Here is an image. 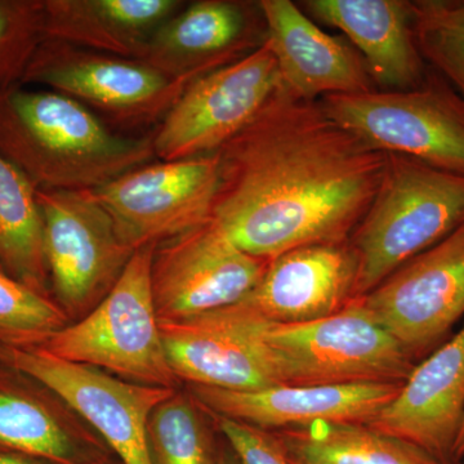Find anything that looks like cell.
<instances>
[{
	"instance_id": "cell-1",
	"label": "cell",
	"mask_w": 464,
	"mask_h": 464,
	"mask_svg": "<svg viewBox=\"0 0 464 464\" xmlns=\"http://www.w3.org/2000/svg\"><path fill=\"white\" fill-rule=\"evenodd\" d=\"M210 219L241 250L273 259L350 240L380 190L387 154L277 87L257 115L215 152Z\"/></svg>"
},
{
	"instance_id": "cell-2",
	"label": "cell",
	"mask_w": 464,
	"mask_h": 464,
	"mask_svg": "<svg viewBox=\"0 0 464 464\" xmlns=\"http://www.w3.org/2000/svg\"><path fill=\"white\" fill-rule=\"evenodd\" d=\"M0 155L36 190H97L151 163V136L115 133L81 102L17 84L0 91Z\"/></svg>"
},
{
	"instance_id": "cell-3",
	"label": "cell",
	"mask_w": 464,
	"mask_h": 464,
	"mask_svg": "<svg viewBox=\"0 0 464 464\" xmlns=\"http://www.w3.org/2000/svg\"><path fill=\"white\" fill-rule=\"evenodd\" d=\"M383 179L351 246L359 259L356 297L464 224V176L386 152Z\"/></svg>"
},
{
	"instance_id": "cell-4",
	"label": "cell",
	"mask_w": 464,
	"mask_h": 464,
	"mask_svg": "<svg viewBox=\"0 0 464 464\" xmlns=\"http://www.w3.org/2000/svg\"><path fill=\"white\" fill-rule=\"evenodd\" d=\"M249 315L279 386L404 383L414 368L413 357L371 319L359 297L311 323L273 324Z\"/></svg>"
},
{
	"instance_id": "cell-5",
	"label": "cell",
	"mask_w": 464,
	"mask_h": 464,
	"mask_svg": "<svg viewBox=\"0 0 464 464\" xmlns=\"http://www.w3.org/2000/svg\"><path fill=\"white\" fill-rule=\"evenodd\" d=\"M155 246L137 249L108 297L54 334L43 350L132 383L179 390L182 382L168 360L152 297Z\"/></svg>"
},
{
	"instance_id": "cell-6",
	"label": "cell",
	"mask_w": 464,
	"mask_h": 464,
	"mask_svg": "<svg viewBox=\"0 0 464 464\" xmlns=\"http://www.w3.org/2000/svg\"><path fill=\"white\" fill-rule=\"evenodd\" d=\"M333 121L371 148L464 176V100L439 79L408 91L329 94Z\"/></svg>"
},
{
	"instance_id": "cell-7",
	"label": "cell",
	"mask_w": 464,
	"mask_h": 464,
	"mask_svg": "<svg viewBox=\"0 0 464 464\" xmlns=\"http://www.w3.org/2000/svg\"><path fill=\"white\" fill-rule=\"evenodd\" d=\"M36 195L44 219L52 298L70 322H79L108 297L136 250L92 190Z\"/></svg>"
},
{
	"instance_id": "cell-8",
	"label": "cell",
	"mask_w": 464,
	"mask_h": 464,
	"mask_svg": "<svg viewBox=\"0 0 464 464\" xmlns=\"http://www.w3.org/2000/svg\"><path fill=\"white\" fill-rule=\"evenodd\" d=\"M191 82L174 81L136 60L44 39L23 85H42L72 97L119 128L158 123Z\"/></svg>"
},
{
	"instance_id": "cell-9",
	"label": "cell",
	"mask_w": 464,
	"mask_h": 464,
	"mask_svg": "<svg viewBox=\"0 0 464 464\" xmlns=\"http://www.w3.org/2000/svg\"><path fill=\"white\" fill-rule=\"evenodd\" d=\"M282 84L267 43L237 63L195 79L151 134L161 161L215 154L243 130Z\"/></svg>"
},
{
	"instance_id": "cell-10",
	"label": "cell",
	"mask_w": 464,
	"mask_h": 464,
	"mask_svg": "<svg viewBox=\"0 0 464 464\" xmlns=\"http://www.w3.org/2000/svg\"><path fill=\"white\" fill-rule=\"evenodd\" d=\"M0 360L43 382L75 411L123 464H152L150 415L177 390L142 386L36 348L0 344Z\"/></svg>"
},
{
	"instance_id": "cell-11",
	"label": "cell",
	"mask_w": 464,
	"mask_h": 464,
	"mask_svg": "<svg viewBox=\"0 0 464 464\" xmlns=\"http://www.w3.org/2000/svg\"><path fill=\"white\" fill-rule=\"evenodd\" d=\"M219 183L216 154L136 168L92 190L134 250L209 221Z\"/></svg>"
},
{
	"instance_id": "cell-12",
	"label": "cell",
	"mask_w": 464,
	"mask_h": 464,
	"mask_svg": "<svg viewBox=\"0 0 464 464\" xmlns=\"http://www.w3.org/2000/svg\"><path fill=\"white\" fill-rule=\"evenodd\" d=\"M267 259L237 248L212 221L155 246L151 289L160 322L237 304L264 276Z\"/></svg>"
},
{
	"instance_id": "cell-13",
	"label": "cell",
	"mask_w": 464,
	"mask_h": 464,
	"mask_svg": "<svg viewBox=\"0 0 464 464\" xmlns=\"http://www.w3.org/2000/svg\"><path fill=\"white\" fill-rule=\"evenodd\" d=\"M359 301L411 357L441 340L464 315V224Z\"/></svg>"
},
{
	"instance_id": "cell-14",
	"label": "cell",
	"mask_w": 464,
	"mask_h": 464,
	"mask_svg": "<svg viewBox=\"0 0 464 464\" xmlns=\"http://www.w3.org/2000/svg\"><path fill=\"white\" fill-rule=\"evenodd\" d=\"M401 387L402 383H356L231 391L185 384L183 389L210 417L279 432L317 423H371Z\"/></svg>"
},
{
	"instance_id": "cell-15",
	"label": "cell",
	"mask_w": 464,
	"mask_h": 464,
	"mask_svg": "<svg viewBox=\"0 0 464 464\" xmlns=\"http://www.w3.org/2000/svg\"><path fill=\"white\" fill-rule=\"evenodd\" d=\"M267 29L258 2L200 0L151 36L136 61L174 81H195L258 50Z\"/></svg>"
},
{
	"instance_id": "cell-16",
	"label": "cell",
	"mask_w": 464,
	"mask_h": 464,
	"mask_svg": "<svg viewBox=\"0 0 464 464\" xmlns=\"http://www.w3.org/2000/svg\"><path fill=\"white\" fill-rule=\"evenodd\" d=\"M169 364L182 384L231 391L279 386L253 325L237 304L160 322Z\"/></svg>"
},
{
	"instance_id": "cell-17",
	"label": "cell",
	"mask_w": 464,
	"mask_h": 464,
	"mask_svg": "<svg viewBox=\"0 0 464 464\" xmlns=\"http://www.w3.org/2000/svg\"><path fill=\"white\" fill-rule=\"evenodd\" d=\"M357 274L350 240L301 246L270 259L257 285L235 304L267 323L316 322L357 298Z\"/></svg>"
},
{
	"instance_id": "cell-18",
	"label": "cell",
	"mask_w": 464,
	"mask_h": 464,
	"mask_svg": "<svg viewBox=\"0 0 464 464\" xmlns=\"http://www.w3.org/2000/svg\"><path fill=\"white\" fill-rule=\"evenodd\" d=\"M0 450L56 464H101L116 457L53 390L3 360Z\"/></svg>"
},
{
	"instance_id": "cell-19",
	"label": "cell",
	"mask_w": 464,
	"mask_h": 464,
	"mask_svg": "<svg viewBox=\"0 0 464 464\" xmlns=\"http://www.w3.org/2000/svg\"><path fill=\"white\" fill-rule=\"evenodd\" d=\"M464 420V325L414 366L399 395L366 426L454 462Z\"/></svg>"
},
{
	"instance_id": "cell-20",
	"label": "cell",
	"mask_w": 464,
	"mask_h": 464,
	"mask_svg": "<svg viewBox=\"0 0 464 464\" xmlns=\"http://www.w3.org/2000/svg\"><path fill=\"white\" fill-rule=\"evenodd\" d=\"M266 43L280 81L297 99L375 91L364 58L346 41L324 33L290 0H261Z\"/></svg>"
},
{
	"instance_id": "cell-21",
	"label": "cell",
	"mask_w": 464,
	"mask_h": 464,
	"mask_svg": "<svg viewBox=\"0 0 464 464\" xmlns=\"http://www.w3.org/2000/svg\"><path fill=\"white\" fill-rule=\"evenodd\" d=\"M301 5L306 14L347 35L362 52L374 83L408 91L426 81L411 2L306 0Z\"/></svg>"
},
{
	"instance_id": "cell-22",
	"label": "cell",
	"mask_w": 464,
	"mask_h": 464,
	"mask_svg": "<svg viewBox=\"0 0 464 464\" xmlns=\"http://www.w3.org/2000/svg\"><path fill=\"white\" fill-rule=\"evenodd\" d=\"M179 0H44L45 39L137 60Z\"/></svg>"
},
{
	"instance_id": "cell-23",
	"label": "cell",
	"mask_w": 464,
	"mask_h": 464,
	"mask_svg": "<svg viewBox=\"0 0 464 464\" xmlns=\"http://www.w3.org/2000/svg\"><path fill=\"white\" fill-rule=\"evenodd\" d=\"M36 191L25 174L0 155V268L52 297L44 219Z\"/></svg>"
},
{
	"instance_id": "cell-24",
	"label": "cell",
	"mask_w": 464,
	"mask_h": 464,
	"mask_svg": "<svg viewBox=\"0 0 464 464\" xmlns=\"http://www.w3.org/2000/svg\"><path fill=\"white\" fill-rule=\"evenodd\" d=\"M274 433L292 464H448L366 424L317 423Z\"/></svg>"
},
{
	"instance_id": "cell-25",
	"label": "cell",
	"mask_w": 464,
	"mask_h": 464,
	"mask_svg": "<svg viewBox=\"0 0 464 464\" xmlns=\"http://www.w3.org/2000/svg\"><path fill=\"white\" fill-rule=\"evenodd\" d=\"M207 413L186 390H177L154 409L148 422L152 464H217L218 449Z\"/></svg>"
},
{
	"instance_id": "cell-26",
	"label": "cell",
	"mask_w": 464,
	"mask_h": 464,
	"mask_svg": "<svg viewBox=\"0 0 464 464\" xmlns=\"http://www.w3.org/2000/svg\"><path fill=\"white\" fill-rule=\"evenodd\" d=\"M411 3L415 42L420 56L464 100V0Z\"/></svg>"
},
{
	"instance_id": "cell-27",
	"label": "cell",
	"mask_w": 464,
	"mask_h": 464,
	"mask_svg": "<svg viewBox=\"0 0 464 464\" xmlns=\"http://www.w3.org/2000/svg\"><path fill=\"white\" fill-rule=\"evenodd\" d=\"M70 324L53 298L35 292L0 268V344L43 347Z\"/></svg>"
},
{
	"instance_id": "cell-28",
	"label": "cell",
	"mask_w": 464,
	"mask_h": 464,
	"mask_svg": "<svg viewBox=\"0 0 464 464\" xmlns=\"http://www.w3.org/2000/svg\"><path fill=\"white\" fill-rule=\"evenodd\" d=\"M44 39V0H0V91L21 84Z\"/></svg>"
},
{
	"instance_id": "cell-29",
	"label": "cell",
	"mask_w": 464,
	"mask_h": 464,
	"mask_svg": "<svg viewBox=\"0 0 464 464\" xmlns=\"http://www.w3.org/2000/svg\"><path fill=\"white\" fill-rule=\"evenodd\" d=\"M241 464H292L274 432L249 424L210 417Z\"/></svg>"
},
{
	"instance_id": "cell-30",
	"label": "cell",
	"mask_w": 464,
	"mask_h": 464,
	"mask_svg": "<svg viewBox=\"0 0 464 464\" xmlns=\"http://www.w3.org/2000/svg\"><path fill=\"white\" fill-rule=\"evenodd\" d=\"M0 464H56L50 460L42 459L26 454L14 453V451L0 450Z\"/></svg>"
},
{
	"instance_id": "cell-31",
	"label": "cell",
	"mask_w": 464,
	"mask_h": 464,
	"mask_svg": "<svg viewBox=\"0 0 464 464\" xmlns=\"http://www.w3.org/2000/svg\"><path fill=\"white\" fill-rule=\"evenodd\" d=\"M217 464H241L239 458L232 450L230 445L226 442L218 448V456H217Z\"/></svg>"
},
{
	"instance_id": "cell-32",
	"label": "cell",
	"mask_w": 464,
	"mask_h": 464,
	"mask_svg": "<svg viewBox=\"0 0 464 464\" xmlns=\"http://www.w3.org/2000/svg\"><path fill=\"white\" fill-rule=\"evenodd\" d=\"M462 458H464V420L459 435H458L456 448H454V462L457 463L458 460L462 459Z\"/></svg>"
},
{
	"instance_id": "cell-33",
	"label": "cell",
	"mask_w": 464,
	"mask_h": 464,
	"mask_svg": "<svg viewBox=\"0 0 464 464\" xmlns=\"http://www.w3.org/2000/svg\"><path fill=\"white\" fill-rule=\"evenodd\" d=\"M101 464H123V463H121V460L118 459V458L114 457V458H111V459L106 460V462H103Z\"/></svg>"
},
{
	"instance_id": "cell-34",
	"label": "cell",
	"mask_w": 464,
	"mask_h": 464,
	"mask_svg": "<svg viewBox=\"0 0 464 464\" xmlns=\"http://www.w3.org/2000/svg\"><path fill=\"white\" fill-rule=\"evenodd\" d=\"M290 463H292V462H290Z\"/></svg>"
}]
</instances>
